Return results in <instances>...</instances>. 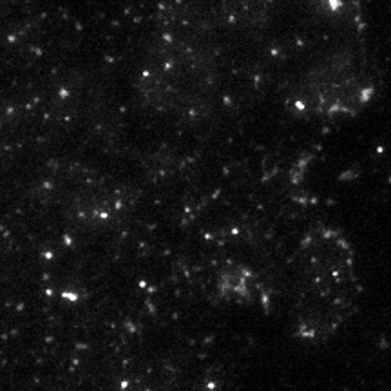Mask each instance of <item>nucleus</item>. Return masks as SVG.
Instances as JSON below:
<instances>
[{"label": "nucleus", "mask_w": 391, "mask_h": 391, "mask_svg": "<svg viewBox=\"0 0 391 391\" xmlns=\"http://www.w3.org/2000/svg\"><path fill=\"white\" fill-rule=\"evenodd\" d=\"M314 304L310 306V335H330L352 314L359 285L352 246L341 232L314 230L303 243Z\"/></svg>", "instance_id": "nucleus-1"}, {"label": "nucleus", "mask_w": 391, "mask_h": 391, "mask_svg": "<svg viewBox=\"0 0 391 391\" xmlns=\"http://www.w3.org/2000/svg\"><path fill=\"white\" fill-rule=\"evenodd\" d=\"M372 78L352 53H335L301 80L292 101L312 114H355L373 97Z\"/></svg>", "instance_id": "nucleus-2"}, {"label": "nucleus", "mask_w": 391, "mask_h": 391, "mask_svg": "<svg viewBox=\"0 0 391 391\" xmlns=\"http://www.w3.org/2000/svg\"><path fill=\"white\" fill-rule=\"evenodd\" d=\"M270 0H227L223 8L230 22H248L256 24L268 11Z\"/></svg>", "instance_id": "nucleus-3"}]
</instances>
